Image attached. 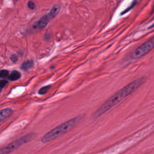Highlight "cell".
<instances>
[{
    "mask_svg": "<svg viewBox=\"0 0 154 154\" xmlns=\"http://www.w3.org/2000/svg\"><path fill=\"white\" fill-rule=\"evenodd\" d=\"M145 80L146 77L143 76L137 79L136 80L131 82V83L123 87L122 89L116 93L113 96H112L103 104H102L94 112L93 117L95 118L98 117L107 112L114 105H117L123 99L137 90L144 82Z\"/></svg>",
    "mask_w": 154,
    "mask_h": 154,
    "instance_id": "1",
    "label": "cell"
},
{
    "mask_svg": "<svg viewBox=\"0 0 154 154\" xmlns=\"http://www.w3.org/2000/svg\"><path fill=\"white\" fill-rule=\"evenodd\" d=\"M10 60H11V61L12 62H13V63L16 62V61H17V55H15V54H13V55H11V57H10Z\"/></svg>",
    "mask_w": 154,
    "mask_h": 154,
    "instance_id": "15",
    "label": "cell"
},
{
    "mask_svg": "<svg viewBox=\"0 0 154 154\" xmlns=\"http://www.w3.org/2000/svg\"><path fill=\"white\" fill-rule=\"evenodd\" d=\"M81 118V117H76L58 125L46 133L42 138L41 141L43 143L49 142L61 135L68 132L75 126V125L80 120Z\"/></svg>",
    "mask_w": 154,
    "mask_h": 154,
    "instance_id": "2",
    "label": "cell"
},
{
    "mask_svg": "<svg viewBox=\"0 0 154 154\" xmlns=\"http://www.w3.org/2000/svg\"><path fill=\"white\" fill-rule=\"evenodd\" d=\"M28 8H30L31 10H34V8H35V4L32 2V1H29L28 2Z\"/></svg>",
    "mask_w": 154,
    "mask_h": 154,
    "instance_id": "13",
    "label": "cell"
},
{
    "mask_svg": "<svg viewBox=\"0 0 154 154\" xmlns=\"http://www.w3.org/2000/svg\"><path fill=\"white\" fill-rule=\"evenodd\" d=\"M8 75V70L4 69L0 70V78H6Z\"/></svg>",
    "mask_w": 154,
    "mask_h": 154,
    "instance_id": "12",
    "label": "cell"
},
{
    "mask_svg": "<svg viewBox=\"0 0 154 154\" xmlns=\"http://www.w3.org/2000/svg\"><path fill=\"white\" fill-rule=\"evenodd\" d=\"M13 111L10 108H5L0 110V122L8 118L12 114Z\"/></svg>",
    "mask_w": 154,
    "mask_h": 154,
    "instance_id": "6",
    "label": "cell"
},
{
    "mask_svg": "<svg viewBox=\"0 0 154 154\" xmlns=\"http://www.w3.org/2000/svg\"><path fill=\"white\" fill-rule=\"evenodd\" d=\"M33 65H34V62L32 60H27V61H24L22 64V65L20 66V69L25 71L28 70L30 69L31 68H32Z\"/></svg>",
    "mask_w": 154,
    "mask_h": 154,
    "instance_id": "8",
    "label": "cell"
},
{
    "mask_svg": "<svg viewBox=\"0 0 154 154\" xmlns=\"http://www.w3.org/2000/svg\"><path fill=\"white\" fill-rule=\"evenodd\" d=\"M35 136L34 133L28 134L9 144L7 146L0 149V153H8L17 149L21 146L30 141Z\"/></svg>",
    "mask_w": 154,
    "mask_h": 154,
    "instance_id": "3",
    "label": "cell"
},
{
    "mask_svg": "<svg viewBox=\"0 0 154 154\" xmlns=\"http://www.w3.org/2000/svg\"><path fill=\"white\" fill-rule=\"evenodd\" d=\"M154 46V39L153 38L146 41L141 45L138 46L132 54V57L134 59L141 58L152 50Z\"/></svg>",
    "mask_w": 154,
    "mask_h": 154,
    "instance_id": "4",
    "label": "cell"
},
{
    "mask_svg": "<svg viewBox=\"0 0 154 154\" xmlns=\"http://www.w3.org/2000/svg\"><path fill=\"white\" fill-rule=\"evenodd\" d=\"M141 0H134L133 1V2H132V4H131V5L126 9V10H124L123 11V13H122V14H124V13H127L129 10H131V9H132L138 2H139Z\"/></svg>",
    "mask_w": 154,
    "mask_h": 154,
    "instance_id": "11",
    "label": "cell"
},
{
    "mask_svg": "<svg viewBox=\"0 0 154 154\" xmlns=\"http://www.w3.org/2000/svg\"><path fill=\"white\" fill-rule=\"evenodd\" d=\"M49 19H50L48 14H46V15L42 16L37 22V27L39 29H43V28H45L46 26Z\"/></svg>",
    "mask_w": 154,
    "mask_h": 154,
    "instance_id": "5",
    "label": "cell"
},
{
    "mask_svg": "<svg viewBox=\"0 0 154 154\" xmlns=\"http://www.w3.org/2000/svg\"><path fill=\"white\" fill-rule=\"evenodd\" d=\"M20 77V73L18 71L14 70V71H13L11 73V74L8 76V79L10 81H14L19 79Z\"/></svg>",
    "mask_w": 154,
    "mask_h": 154,
    "instance_id": "9",
    "label": "cell"
},
{
    "mask_svg": "<svg viewBox=\"0 0 154 154\" xmlns=\"http://www.w3.org/2000/svg\"><path fill=\"white\" fill-rule=\"evenodd\" d=\"M7 84H8L7 81H6V80H0V89L2 88Z\"/></svg>",
    "mask_w": 154,
    "mask_h": 154,
    "instance_id": "14",
    "label": "cell"
},
{
    "mask_svg": "<svg viewBox=\"0 0 154 154\" xmlns=\"http://www.w3.org/2000/svg\"><path fill=\"white\" fill-rule=\"evenodd\" d=\"M60 9H61V7L59 4H57L53 6L51 10H50L49 14H48L49 19L54 18L59 13Z\"/></svg>",
    "mask_w": 154,
    "mask_h": 154,
    "instance_id": "7",
    "label": "cell"
},
{
    "mask_svg": "<svg viewBox=\"0 0 154 154\" xmlns=\"http://www.w3.org/2000/svg\"><path fill=\"white\" fill-rule=\"evenodd\" d=\"M50 85H46V86H45V87H43L42 88H40V90H38V93L39 94H46L48 91L49 90V89L50 88Z\"/></svg>",
    "mask_w": 154,
    "mask_h": 154,
    "instance_id": "10",
    "label": "cell"
}]
</instances>
